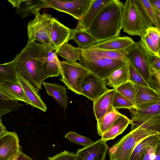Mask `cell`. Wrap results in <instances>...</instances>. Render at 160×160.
<instances>
[{"label":"cell","mask_w":160,"mask_h":160,"mask_svg":"<svg viewBox=\"0 0 160 160\" xmlns=\"http://www.w3.org/2000/svg\"><path fill=\"white\" fill-rule=\"evenodd\" d=\"M48 160H76V154L65 150L52 157L48 158Z\"/></svg>","instance_id":"cell-42"},{"label":"cell","mask_w":160,"mask_h":160,"mask_svg":"<svg viewBox=\"0 0 160 160\" xmlns=\"http://www.w3.org/2000/svg\"><path fill=\"white\" fill-rule=\"evenodd\" d=\"M17 72L14 60L0 64V79L18 82Z\"/></svg>","instance_id":"cell-33"},{"label":"cell","mask_w":160,"mask_h":160,"mask_svg":"<svg viewBox=\"0 0 160 160\" xmlns=\"http://www.w3.org/2000/svg\"><path fill=\"white\" fill-rule=\"evenodd\" d=\"M152 88L160 94V70L151 68Z\"/></svg>","instance_id":"cell-40"},{"label":"cell","mask_w":160,"mask_h":160,"mask_svg":"<svg viewBox=\"0 0 160 160\" xmlns=\"http://www.w3.org/2000/svg\"><path fill=\"white\" fill-rule=\"evenodd\" d=\"M17 133L7 131L0 137V160L17 158L22 150Z\"/></svg>","instance_id":"cell-10"},{"label":"cell","mask_w":160,"mask_h":160,"mask_svg":"<svg viewBox=\"0 0 160 160\" xmlns=\"http://www.w3.org/2000/svg\"><path fill=\"white\" fill-rule=\"evenodd\" d=\"M0 87L14 99L31 106V103L19 82L0 79Z\"/></svg>","instance_id":"cell-21"},{"label":"cell","mask_w":160,"mask_h":160,"mask_svg":"<svg viewBox=\"0 0 160 160\" xmlns=\"http://www.w3.org/2000/svg\"><path fill=\"white\" fill-rule=\"evenodd\" d=\"M145 16L151 24L160 30V25L157 21L156 16L149 0H135Z\"/></svg>","instance_id":"cell-32"},{"label":"cell","mask_w":160,"mask_h":160,"mask_svg":"<svg viewBox=\"0 0 160 160\" xmlns=\"http://www.w3.org/2000/svg\"><path fill=\"white\" fill-rule=\"evenodd\" d=\"M71 31V29L62 24L57 18H52L50 38L57 50L70 40Z\"/></svg>","instance_id":"cell-15"},{"label":"cell","mask_w":160,"mask_h":160,"mask_svg":"<svg viewBox=\"0 0 160 160\" xmlns=\"http://www.w3.org/2000/svg\"><path fill=\"white\" fill-rule=\"evenodd\" d=\"M159 134L140 127L131 130L109 149L110 160H129L134 149L142 141L150 136Z\"/></svg>","instance_id":"cell-4"},{"label":"cell","mask_w":160,"mask_h":160,"mask_svg":"<svg viewBox=\"0 0 160 160\" xmlns=\"http://www.w3.org/2000/svg\"><path fill=\"white\" fill-rule=\"evenodd\" d=\"M17 160H33L30 157L23 153L22 151L18 156Z\"/></svg>","instance_id":"cell-45"},{"label":"cell","mask_w":160,"mask_h":160,"mask_svg":"<svg viewBox=\"0 0 160 160\" xmlns=\"http://www.w3.org/2000/svg\"><path fill=\"white\" fill-rule=\"evenodd\" d=\"M54 47L36 42H28L13 59L17 73L19 74L38 92L44 80L50 78L43 62L50 50Z\"/></svg>","instance_id":"cell-1"},{"label":"cell","mask_w":160,"mask_h":160,"mask_svg":"<svg viewBox=\"0 0 160 160\" xmlns=\"http://www.w3.org/2000/svg\"><path fill=\"white\" fill-rule=\"evenodd\" d=\"M122 115L116 109L113 108L109 110L102 118L97 120V130L98 135L101 137Z\"/></svg>","instance_id":"cell-29"},{"label":"cell","mask_w":160,"mask_h":160,"mask_svg":"<svg viewBox=\"0 0 160 160\" xmlns=\"http://www.w3.org/2000/svg\"><path fill=\"white\" fill-rule=\"evenodd\" d=\"M15 8L17 14L22 18L35 15L42 9L48 8L45 0H8Z\"/></svg>","instance_id":"cell-13"},{"label":"cell","mask_w":160,"mask_h":160,"mask_svg":"<svg viewBox=\"0 0 160 160\" xmlns=\"http://www.w3.org/2000/svg\"><path fill=\"white\" fill-rule=\"evenodd\" d=\"M146 34L153 42L157 52L160 53V30L155 27L152 26L147 30Z\"/></svg>","instance_id":"cell-38"},{"label":"cell","mask_w":160,"mask_h":160,"mask_svg":"<svg viewBox=\"0 0 160 160\" xmlns=\"http://www.w3.org/2000/svg\"><path fill=\"white\" fill-rule=\"evenodd\" d=\"M128 67L129 81L136 86L150 88L148 83L134 68L129 61Z\"/></svg>","instance_id":"cell-37"},{"label":"cell","mask_w":160,"mask_h":160,"mask_svg":"<svg viewBox=\"0 0 160 160\" xmlns=\"http://www.w3.org/2000/svg\"><path fill=\"white\" fill-rule=\"evenodd\" d=\"M130 119L122 114L109 129L102 135L100 139L105 142L114 139L123 132L130 124Z\"/></svg>","instance_id":"cell-24"},{"label":"cell","mask_w":160,"mask_h":160,"mask_svg":"<svg viewBox=\"0 0 160 160\" xmlns=\"http://www.w3.org/2000/svg\"><path fill=\"white\" fill-rule=\"evenodd\" d=\"M112 106L116 109L124 108L129 110L135 107L130 101L117 91L113 97Z\"/></svg>","instance_id":"cell-35"},{"label":"cell","mask_w":160,"mask_h":160,"mask_svg":"<svg viewBox=\"0 0 160 160\" xmlns=\"http://www.w3.org/2000/svg\"><path fill=\"white\" fill-rule=\"evenodd\" d=\"M116 91V88L109 89L93 102V112L97 120L113 108L112 106V100Z\"/></svg>","instance_id":"cell-16"},{"label":"cell","mask_w":160,"mask_h":160,"mask_svg":"<svg viewBox=\"0 0 160 160\" xmlns=\"http://www.w3.org/2000/svg\"><path fill=\"white\" fill-rule=\"evenodd\" d=\"M109 147L106 142L98 139L91 144L78 149L76 160H105Z\"/></svg>","instance_id":"cell-12"},{"label":"cell","mask_w":160,"mask_h":160,"mask_svg":"<svg viewBox=\"0 0 160 160\" xmlns=\"http://www.w3.org/2000/svg\"><path fill=\"white\" fill-rule=\"evenodd\" d=\"M57 53L67 61L75 62L79 60L80 49L68 43H64L57 49Z\"/></svg>","instance_id":"cell-31"},{"label":"cell","mask_w":160,"mask_h":160,"mask_svg":"<svg viewBox=\"0 0 160 160\" xmlns=\"http://www.w3.org/2000/svg\"><path fill=\"white\" fill-rule=\"evenodd\" d=\"M129 61L124 65L114 70L104 80L106 85L116 88L128 81Z\"/></svg>","instance_id":"cell-25"},{"label":"cell","mask_w":160,"mask_h":160,"mask_svg":"<svg viewBox=\"0 0 160 160\" xmlns=\"http://www.w3.org/2000/svg\"><path fill=\"white\" fill-rule=\"evenodd\" d=\"M42 84L47 94L52 97L64 110L67 109L68 97L65 86L45 82Z\"/></svg>","instance_id":"cell-22"},{"label":"cell","mask_w":160,"mask_h":160,"mask_svg":"<svg viewBox=\"0 0 160 160\" xmlns=\"http://www.w3.org/2000/svg\"><path fill=\"white\" fill-rule=\"evenodd\" d=\"M17 78L23 90L31 103V106L45 112L46 104L42 100L35 89L19 74L17 73Z\"/></svg>","instance_id":"cell-18"},{"label":"cell","mask_w":160,"mask_h":160,"mask_svg":"<svg viewBox=\"0 0 160 160\" xmlns=\"http://www.w3.org/2000/svg\"><path fill=\"white\" fill-rule=\"evenodd\" d=\"M153 160H160V144L159 145L156 149L155 156Z\"/></svg>","instance_id":"cell-47"},{"label":"cell","mask_w":160,"mask_h":160,"mask_svg":"<svg viewBox=\"0 0 160 160\" xmlns=\"http://www.w3.org/2000/svg\"><path fill=\"white\" fill-rule=\"evenodd\" d=\"M17 158H15V159H12V160H17Z\"/></svg>","instance_id":"cell-48"},{"label":"cell","mask_w":160,"mask_h":160,"mask_svg":"<svg viewBox=\"0 0 160 160\" xmlns=\"http://www.w3.org/2000/svg\"><path fill=\"white\" fill-rule=\"evenodd\" d=\"M140 41L148 55L160 56V53L157 52L153 42L146 33L141 38Z\"/></svg>","instance_id":"cell-39"},{"label":"cell","mask_w":160,"mask_h":160,"mask_svg":"<svg viewBox=\"0 0 160 160\" xmlns=\"http://www.w3.org/2000/svg\"><path fill=\"white\" fill-rule=\"evenodd\" d=\"M7 131L5 127L2 122L1 118H0V137L5 134Z\"/></svg>","instance_id":"cell-46"},{"label":"cell","mask_w":160,"mask_h":160,"mask_svg":"<svg viewBox=\"0 0 160 160\" xmlns=\"http://www.w3.org/2000/svg\"><path fill=\"white\" fill-rule=\"evenodd\" d=\"M80 51L79 63L91 73L103 80L127 63L121 61L98 57L86 48L80 49Z\"/></svg>","instance_id":"cell-5"},{"label":"cell","mask_w":160,"mask_h":160,"mask_svg":"<svg viewBox=\"0 0 160 160\" xmlns=\"http://www.w3.org/2000/svg\"><path fill=\"white\" fill-rule=\"evenodd\" d=\"M160 102L150 107L138 108L136 107L129 109L131 114V123H138L148 120L160 115Z\"/></svg>","instance_id":"cell-17"},{"label":"cell","mask_w":160,"mask_h":160,"mask_svg":"<svg viewBox=\"0 0 160 160\" xmlns=\"http://www.w3.org/2000/svg\"><path fill=\"white\" fill-rule=\"evenodd\" d=\"M70 39L77 44L78 48L79 49L86 48L98 42L87 30L81 29L77 26L71 29Z\"/></svg>","instance_id":"cell-23"},{"label":"cell","mask_w":160,"mask_h":160,"mask_svg":"<svg viewBox=\"0 0 160 160\" xmlns=\"http://www.w3.org/2000/svg\"><path fill=\"white\" fill-rule=\"evenodd\" d=\"M35 17L28 23L27 29L28 41H37L41 43L50 47H54L50 40V35L52 26L53 17L45 13L39 12L35 14Z\"/></svg>","instance_id":"cell-7"},{"label":"cell","mask_w":160,"mask_h":160,"mask_svg":"<svg viewBox=\"0 0 160 160\" xmlns=\"http://www.w3.org/2000/svg\"><path fill=\"white\" fill-rule=\"evenodd\" d=\"M148 58L151 68L160 70V56L148 55Z\"/></svg>","instance_id":"cell-43"},{"label":"cell","mask_w":160,"mask_h":160,"mask_svg":"<svg viewBox=\"0 0 160 160\" xmlns=\"http://www.w3.org/2000/svg\"><path fill=\"white\" fill-rule=\"evenodd\" d=\"M48 8L69 14L78 20L88 10L92 0H45Z\"/></svg>","instance_id":"cell-9"},{"label":"cell","mask_w":160,"mask_h":160,"mask_svg":"<svg viewBox=\"0 0 160 160\" xmlns=\"http://www.w3.org/2000/svg\"><path fill=\"white\" fill-rule=\"evenodd\" d=\"M125 50L129 61L152 88L151 67L148 55L140 41L134 42Z\"/></svg>","instance_id":"cell-8"},{"label":"cell","mask_w":160,"mask_h":160,"mask_svg":"<svg viewBox=\"0 0 160 160\" xmlns=\"http://www.w3.org/2000/svg\"><path fill=\"white\" fill-rule=\"evenodd\" d=\"M44 68L50 77L59 76L61 71L60 61L57 53V49L54 47L48 52L43 62Z\"/></svg>","instance_id":"cell-26"},{"label":"cell","mask_w":160,"mask_h":160,"mask_svg":"<svg viewBox=\"0 0 160 160\" xmlns=\"http://www.w3.org/2000/svg\"><path fill=\"white\" fill-rule=\"evenodd\" d=\"M154 10L160 12V0H149Z\"/></svg>","instance_id":"cell-44"},{"label":"cell","mask_w":160,"mask_h":160,"mask_svg":"<svg viewBox=\"0 0 160 160\" xmlns=\"http://www.w3.org/2000/svg\"><path fill=\"white\" fill-rule=\"evenodd\" d=\"M160 139V134L150 136L144 139L136 147L129 160H143L147 147Z\"/></svg>","instance_id":"cell-30"},{"label":"cell","mask_w":160,"mask_h":160,"mask_svg":"<svg viewBox=\"0 0 160 160\" xmlns=\"http://www.w3.org/2000/svg\"><path fill=\"white\" fill-rule=\"evenodd\" d=\"M134 42L128 36H118L97 42L92 46L99 49L109 50H125Z\"/></svg>","instance_id":"cell-19"},{"label":"cell","mask_w":160,"mask_h":160,"mask_svg":"<svg viewBox=\"0 0 160 160\" xmlns=\"http://www.w3.org/2000/svg\"><path fill=\"white\" fill-rule=\"evenodd\" d=\"M160 144V139L148 145L146 148L143 160H153L154 158L156 149Z\"/></svg>","instance_id":"cell-41"},{"label":"cell","mask_w":160,"mask_h":160,"mask_svg":"<svg viewBox=\"0 0 160 160\" xmlns=\"http://www.w3.org/2000/svg\"><path fill=\"white\" fill-rule=\"evenodd\" d=\"M65 138L72 142L84 147L87 146L94 142L89 138L81 136L72 131H70L67 133Z\"/></svg>","instance_id":"cell-36"},{"label":"cell","mask_w":160,"mask_h":160,"mask_svg":"<svg viewBox=\"0 0 160 160\" xmlns=\"http://www.w3.org/2000/svg\"><path fill=\"white\" fill-rule=\"evenodd\" d=\"M106 86L104 80L90 73L82 84V95L93 102L109 90Z\"/></svg>","instance_id":"cell-11"},{"label":"cell","mask_w":160,"mask_h":160,"mask_svg":"<svg viewBox=\"0 0 160 160\" xmlns=\"http://www.w3.org/2000/svg\"><path fill=\"white\" fill-rule=\"evenodd\" d=\"M137 92L135 106L138 108L150 107L160 102V94L150 88L135 85Z\"/></svg>","instance_id":"cell-14"},{"label":"cell","mask_w":160,"mask_h":160,"mask_svg":"<svg viewBox=\"0 0 160 160\" xmlns=\"http://www.w3.org/2000/svg\"><path fill=\"white\" fill-rule=\"evenodd\" d=\"M60 65L62 77L59 80L76 94L82 95V84L91 72L76 62L63 61H60Z\"/></svg>","instance_id":"cell-6"},{"label":"cell","mask_w":160,"mask_h":160,"mask_svg":"<svg viewBox=\"0 0 160 160\" xmlns=\"http://www.w3.org/2000/svg\"><path fill=\"white\" fill-rule=\"evenodd\" d=\"M19 101L12 98L0 87V118L3 115L23 106Z\"/></svg>","instance_id":"cell-27"},{"label":"cell","mask_w":160,"mask_h":160,"mask_svg":"<svg viewBox=\"0 0 160 160\" xmlns=\"http://www.w3.org/2000/svg\"><path fill=\"white\" fill-rule=\"evenodd\" d=\"M86 48L92 53L99 57L121 61L126 63L128 61L125 49H102L94 47L92 46Z\"/></svg>","instance_id":"cell-28"},{"label":"cell","mask_w":160,"mask_h":160,"mask_svg":"<svg viewBox=\"0 0 160 160\" xmlns=\"http://www.w3.org/2000/svg\"><path fill=\"white\" fill-rule=\"evenodd\" d=\"M116 91L130 101L135 106L137 92L135 85L128 81L116 88Z\"/></svg>","instance_id":"cell-34"},{"label":"cell","mask_w":160,"mask_h":160,"mask_svg":"<svg viewBox=\"0 0 160 160\" xmlns=\"http://www.w3.org/2000/svg\"><path fill=\"white\" fill-rule=\"evenodd\" d=\"M110 0H92L90 6L83 17L79 20L77 26L87 30L103 6Z\"/></svg>","instance_id":"cell-20"},{"label":"cell","mask_w":160,"mask_h":160,"mask_svg":"<svg viewBox=\"0 0 160 160\" xmlns=\"http://www.w3.org/2000/svg\"><path fill=\"white\" fill-rule=\"evenodd\" d=\"M153 26L150 23L135 0L126 1L122 11V29L129 35L140 38Z\"/></svg>","instance_id":"cell-3"},{"label":"cell","mask_w":160,"mask_h":160,"mask_svg":"<svg viewBox=\"0 0 160 160\" xmlns=\"http://www.w3.org/2000/svg\"><path fill=\"white\" fill-rule=\"evenodd\" d=\"M124 4L118 0H110L101 9L87 30L98 42L119 36Z\"/></svg>","instance_id":"cell-2"}]
</instances>
